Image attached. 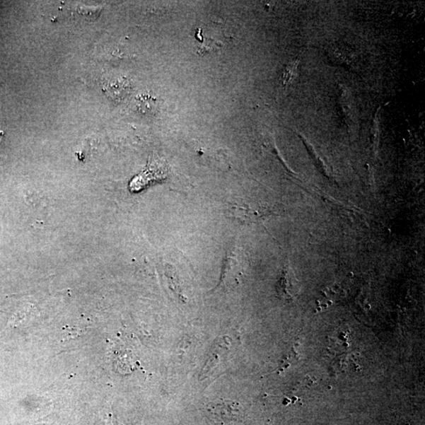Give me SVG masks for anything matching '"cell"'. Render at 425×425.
Returning a JSON list of instances; mask_svg holds the SVG:
<instances>
[{"label": "cell", "instance_id": "8992f818", "mask_svg": "<svg viewBox=\"0 0 425 425\" xmlns=\"http://www.w3.org/2000/svg\"><path fill=\"white\" fill-rule=\"evenodd\" d=\"M33 316L34 313L30 308L20 309L11 318L8 329L9 327L12 329V327H16L25 322H29Z\"/></svg>", "mask_w": 425, "mask_h": 425}, {"label": "cell", "instance_id": "7a4b0ae2", "mask_svg": "<svg viewBox=\"0 0 425 425\" xmlns=\"http://www.w3.org/2000/svg\"><path fill=\"white\" fill-rule=\"evenodd\" d=\"M207 410L217 425L238 424L240 419L239 404L231 401L214 402L208 406Z\"/></svg>", "mask_w": 425, "mask_h": 425}, {"label": "cell", "instance_id": "3957f363", "mask_svg": "<svg viewBox=\"0 0 425 425\" xmlns=\"http://www.w3.org/2000/svg\"><path fill=\"white\" fill-rule=\"evenodd\" d=\"M167 173L168 170L165 163L156 159L151 163L149 169L132 181L130 190L132 192H138L156 181H162L166 178Z\"/></svg>", "mask_w": 425, "mask_h": 425}, {"label": "cell", "instance_id": "6da1fadb", "mask_svg": "<svg viewBox=\"0 0 425 425\" xmlns=\"http://www.w3.org/2000/svg\"><path fill=\"white\" fill-rule=\"evenodd\" d=\"M227 213L230 217L246 224L262 221L274 214L266 206L243 201L235 202L230 204Z\"/></svg>", "mask_w": 425, "mask_h": 425}, {"label": "cell", "instance_id": "5b68a950", "mask_svg": "<svg viewBox=\"0 0 425 425\" xmlns=\"http://www.w3.org/2000/svg\"><path fill=\"white\" fill-rule=\"evenodd\" d=\"M129 88L128 83L120 79L109 81L105 86L107 93L114 99L115 97L124 96L127 94Z\"/></svg>", "mask_w": 425, "mask_h": 425}, {"label": "cell", "instance_id": "277c9868", "mask_svg": "<svg viewBox=\"0 0 425 425\" xmlns=\"http://www.w3.org/2000/svg\"><path fill=\"white\" fill-rule=\"evenodd\" d=\"M299 289L301 286L293 270L287 263L284 267L281 277L276 284L277 294L283 301H291L298 296Z\"/></svg>", "mask_w": 425, "mask_h": 425}, {"label": "cell", "instance_id": "52a82bcc", "mask_svg": "<svg viewBox=\"0 0 425 425\" xmlns=\"http://www.w3.org/2000/svg\"><path fill=\"white\" fill-rule=\"evenodd\" d=\"M296 69L297 64L291 65L286 69V71H285L284 73V82H289L292 80V76H293V73L296 72Z\"/></svg>", "mask_w": 425, "mask_h": 425}]
</instances>
